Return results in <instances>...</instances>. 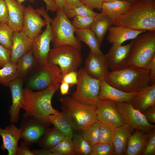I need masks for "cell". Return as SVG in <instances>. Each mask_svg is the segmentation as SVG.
Segmentation results:
<instances>
[{"label": "cell", "instance_id": "obj_1", "mask_svg": "<svg viewBox=\"0 0 155 155\" xmlns=\"http://www.w3.org/2000/svg\"><path fill=\"white\" fill-rule=\"evenodd\" d=\"M60 84L51 86L40 91L34 92L26 87L23 89L21 108L25 112L24 117H32L44 124H48L49 116L59 112L52 106L51 101Z\"/></svg>", "mask_w": 155, "mask_h": 155}, {"label": "cell", "instance_id": "obj_2", "mask_svg": "<svg viewBox=\"0 0 155 155\" xmlns=\"http://www.w3.org/2000/svg\"><path fill=\"white\" fill-rule=\"evenodd\" d=\"M113 25L145 31H155V2L140 0L113 20Z\"/></svg>", "mask_w": 155, "mask_h": 155}, {"label": "cell", "instance_id": "obj_3", "mask_svg": "<svg viewBox=\"0 0 155 155\" xmlns=\"http://www.w3.org/2000/svg\"><path fill=\"white\" fill-rule=\"evenodd\" d=\"M149 68L129 66L109 71L104 80L110 85L127 93L138 92L148 85Z\"/></svg>", "mask_w": 155, "mask_h": 155}, {"label": "cell", "instance_id": "obj_4", "mask_svg": "<svg viewBox=\"0 0 155 155\" xmlns=\"http://www.w3.org/2000/svg\"><path fill=\"white\" fill-rule=\"evenodd\" d=\"M132 42L127 66L148 68L155 56V31L143 32Z\"/></svg>", "mask_w": 155, "mask_h": 155}, {"label": "cell", "instance_id": "obj_5", "mask_svg": "<svg viewBox=\"0 0 155 155\" xmlns=\"http://www.w3.org/2000/svg\"><path fill=\"white\" fill-rule=\"evenodd\" d=\"M62 111L71 118L74 127L83 130L93 123L98 121L97 119L94 106L81 103L71 96L59 98Z\"/></svg>", "mask_w": 155, "mask_h": 155}, {"label": "cell", "instance_id": "obj_6", "mask_svg": "<svg viewBox=\"0 0 155 155\" xmlns=\"http://www.w3.org/2000/svg\"><path fill=\"white\" fill-rule=\"evenodd\" d=\"M51 22L54 47L63 45L73 46L81 51V42L75 37L76 30L65 15L63 7H58Z\"/></svg>", "mask_w": 155, "mask_h": 155}, {"label": "cell", "instance_id": "obj_7", "mask_svg": "<svg viewBox=\"0 0 155 155\" xmlns=\"http://www.w3.org/2000/svg\"><path fill=\"white\" fill-rule=\"evenodd\" d=\"M62 72L58 66L48 64L40 65L23 80L26 87L40 91L56 84H60Z\"/></svg>", "mask_w": 155, "mask_h": 155}, {"label": "cell", "instance_id": "obj_8", "mask_svg": "<svg viewBox=\"0 0 155 155\" xmlns=\"http://www.w3.org/2000/svg\"><path fill=\"white\" fill-rule=\"evenodd\" d=\"M48 64L58 65L62 75L71 71H77L82 62L80 51L71 46L63 45L50 49Z\"/></svg>", "mask_w": 155, "mask_h": 155}, {"label": "cell", "instance_id": "obj_9", "mask_svg": "<svg viewBox=\"0 0 155 155\" xmlns=\"http://www.w3.org/2000/svg\"><path fill=\"white\" fill-rule=\"evenodd\" d=\"M77 73L78 82L76 90L71 96L81 103L94 106L100 90V80L89 76L84 67L80 68Z\"/></svg>", "mask_w": 155, "mask_h": 155}, {"label": "cell", "instance_id": "obj_10", "mask_svg": "<svg viewBox=\"0 0 155 155\" xmlns=\"http://www.w3.org/2000/svg\"><path fill=\"white\" fill-rule=\"evenodd\" d=\"M42 16L46 22L45 30L35 37L32 40V47L33 55L40 65L48 64L47 58L50 49V43L52 41L53 35L51 27L52 20L49 16L47 11L41 7L36 9Z\"/></svg>", "mask_w": 155, "mask_h": 155}, {"label": "cell", "instance_id": "obj_11", "mask_svg": "<svg viewBox=\"0 0 155 155\" xmlns=\"http://www.w3.org/2000/svg\"><path fill=\"white\" fill-rule=\"evenodd\" d=\"M116 104L126 125L146 134L155 129V125L148 122L143 114L134 108L131 103L116 102Z\"/></svg>", "mask_w": 155, "mask_h": 155}, {"label": "cell", "instance_id": "obj_12", "mask_svg": "<svg viewBox=\"0 0 155 155\" xmlns=\"http://www.w3.org/2000/svg\"><path fill=\"white\" fill-rule=\"evenodd\" d=\"M94 107L97 120L112 129L126 125L117 109L115 102L108 100H98Z\"/></svg>", "mask_w": 155, "mask_h": 155}, {"label": "cell", "instance_id": "obj_13", "mask_svg": "<svg viewBox=\"0 0 155 155\" xmlns=\"http://www.w3.org/2000/svg\"><path fill=\"white\" fill-rule=\"evenodd\" d=\"M132 40L125 45L112 44L108 52L105 55L108 69L111 71L122 69L126 67L132 44Z\"/></svg>", "mask_w": 155, "mask_h": 155}, {"label": "cell", "instance_id": "obj_14", "mask_svg": "<svg viewBox=\"0 0 155 155\" xmlns=\"http://www.w3.org/2000/svg\"><path fill=\"white\" fill-rule=\"evenodd\" d=\"M41 16L31 5L24 7L22 30L32 40L42 32V28L46 26V21Z\"/></svg>", "mask_w": 155, "mask_h": 155}, {"label": "cell", "instance_id": "obj_15", "mask_svg": "<svg viewBox=\"0 0 155 155\" xmlns=\"http://www.w3.org/2000/svg\"><path fill=\"white\" fill-rule=\"evenodd\" d=\"M84 68L89 76L98 80L104 79L109 71L105 55H96L90 51L85 60Z\"/></svg>", "mask_w": 155, "mask_h": 155}, {"label": "cell", "instance_id": "obj_16", "mask_svg": "<svg viewBox=\"0 0 155 155\" xmlns=\"http://www.w3.org/2000/svg\"><path fill=\"white\" fill-rule=\"evenodd\" d=\"M22 129H18L13 124L6 127L4 129L0 127V135L3 143L1 147L4 150H6L8 155H16L18 147V142L22 138Z\"/></svg>", "mask_w": 155, "mask_h": 155}, {"label": "cell", "instance_id": "obj_17", "mask_svg": "<svg viewBox=\"0 0 155 155\" xmlns=\"http://www.w3.org/2000/svg\"><path fill=\"white\" fill-rule=\"evenodd\" d=\"M23 80L18 78L8 85L12 96V104L9 111L10 121L12 124L18 122L20 110L22 106Z\"/></svg>", "mask_w": 155, "mask_h": 155}, {"label": "cell", "instance_id": "obj_18", "mask_svg": "<svg viewBox=\"0 0 155 155\" xmlns=\"http://www.w3.org/2000/svg\"><path fill=\"white\" fill-rule=\"evenodd\" d=\"M100 90L98 100H108L115 102L130 103L138 92L127 93L109 85L104 79L100 80Z\"/></svg>", "mask_w": 155, "mask_h": 155}, {"label": "cell", "instance_id": "obj_19", "mask_svg": "<svg viewBox=\"0 0 155 155\" xmlns=\"http://www.w3.org/2000/svg\"><path fill=\"white\" fill-rule=\"evenodd\" d=\"M12 42L10 62L16 64L20 57L32 49V40L22 30L20 32L14 31Z\"/></svg>", "mask_w": 155, "mask_h": 155}, {"label": "cell", "instance_id": "obj_20", "mask_svg": "<svg viewBox=\"0 0 155 155\" xmlns=\"http://www.w3.org/2000/svg\"><path fill=\"white\" fill-rule=\"evenodd\" d=\"M135 129L127 125H123L112 129V142L115 155H125L127 142Z\"/></svg>", "mask_w": 155, "mask_h": 155}, {"label": "cell", "instance_id": "obj_21", "mask_svg": "<svg viewBox=\"0 0 155 155\" xmlns=\"http://www.w3.org/2000/svg\"><path fill=\"white\" fill-rule=\"evenodd\" d=\"M130 103L142 113L148 108L155 106V84L148 85L140 90Z\"/></svg>", "mask_w": 155, "mask_h": 155}, {"label": "cell", "instance_id": "obj_22", "mask_svg": "<svg viewBox=\"0 0 155 155\" xmlns=\"http://www.w3.org/2000/svg\"><path fill=\"white\" fill-rule=\"evenodd\" d=\"M9 13L8 24L14 31L23 30L24 6L16 0H4Z\"/></svg>", "mask_w": 155, "mask_h": 155}, {"label": "cell", "instance_id": "obj_23", "mask_svg": "<svg viewBox=\"0 0 155 155\" xmlns=\"http://www.w3.org/2000/svg\"><path fill=\"white\" fill-rule=\"evenodd\" d=\"M107 37L108 41L111 44H122L124 42L133 40L139 34L147 31L137 30L121 26H111L108 29Z\"/></svg>", "mask_w": 155, "mask_h": 155}, {"label": "cell", "instance_id": "obj_24", "mask_svg": "<svg viewBox=\"0 0 155 155\" xmlns=\"http://www.w3.org/2000/svg\"><path fill=\"white\" fill-rule=\"evenodd\" d=\"M34 119L33 122H30L21 128L22 138L28 146L38 141L46 132L44 124Z\"/></svg>", "mask_w": 155, "mask_h": 155}, {"label": "cell", "instance_id": "obj_25", "mask_svg": "<svg viewBox=\"0 0 155 155\" xmlns=\"http://www.w3.org/2000/svg\"><path fill=\"white\" fill-rule=\"evenodd\" d=\"M40 65L31 49L20 57L17 63V78L23 80Z\"/></svg>", "mask_w": 155, "mask_h": 155}, {"label": "cell", "instance_id": "obj_26", "mask_svg": "<svg viewBox=\"0 0 155 155\" xmlns=\"http://www.w3.org/2000/svg\"><path fill=\"white\" fill-rule=\"evenodd\" d=\"M48 120L50 123L59 130L66 137L72 138L74 126L70 117L66 113L62 111L58 113L50 115Z\"/></svg>", "mask_w": 155, "mask_h": 155}, {"label": "cell", "instance_id": "obj_27", "mask_svg": "<svg viewBox=\"0 0 155 155\" xmlns=\"http://www.w3.org/2000/svg\"><path fill=\"white\" fill-rule=\"evenodd\" d=\"M132 4L125 0L103 2L101 12L113 20L127 12Z\"/></svg>", "mask_w": 155, "mask_h": 155}, {"label": "cell", "instance_id": "obj_28", "mask_svg": "<svg viewBox=\"0 0 155 155\" xmlns=\"http://www.w3.org/2000/svg\"><path fill=\"white\" fill-rule=\"evenodd\" d=\"M113 25V20L102 12L94 17L90 29L95 34L100 47L105 34Z\"/></svg>", "mask_w": 155, "mask_h": 155}, {"label": "cell", "instance_id": "obj_29", "mask_svg": "<svg viewBox=\"0 0 155 155\" xmlns=\"http://www.w3.org/2000/svg\"><path fill=\"white\" fill-rule=\"evenodd\" d=\"M147 138L146 134L135 129L128 140L125 155H141Z\"/></svg>", "mask_w": 155, "mask_h": 155}, {"label": "cell", "instance_id": "obj_30", "mask_svg": "<svg viewBox=\"0 0 155 155\" xmlns=\"http://www.w3.org/2000/svg\"><path fill=\"white\" fill-rule=\"evenodd\" d=\"M75 33L78 40L85 43L90 48V51L96 55L103 54L97 37L90 29H76Z\"/></svg>", "mask_w": 155, "mask_h": 155}, {"label": "cell", "instance_id": "obj_31", "mask_svg": "<svg viewBox=\"0 0 155 155\" xmlns=\"http://www.w3.org/2000/svg\"><path fill=\"white\" fill-rule=\"evenodd\" d=\"M63 7L68 18H73L77 16H88L94 17L97 13L89 7L83 4L71 6L65 4Z\"/></svg>", "mask_w": 155, "mask_h": 155}, {"label": "cell", "instance_id": "obj_32", "mask_svg": "<svg viewBox=\"0 0 155 155\" xmlns=\"http://www.w3.org/2000/svg\"><path fill=\"white\" fill-rule=\"evenodd\" d=\"M66 137L64 134L54 127L47 131L42 145L44 147L50 149L60 143Z\"/></svg>", "mask_w": 155, "mask_h": 155}, {"label": "cell", "instance_id": "obj_33", "mask_svg": "<svg viewBox=\"0 0 155 155\" xmlns=\"http://www.w3.org/2000/svg\"><path fill=\"white\" fill-rule=\"evenodd\" d=\"M17 78L16 64L8 63L0 69V83L7 86L9 83Z\"/></svg>", "mask_w": 155, "mask_h": 155}, {"label": "cell", "instance_id": "obj_34", "mask_svg": "<svg viewBox=\"0 0 155 155\" xmlns=\"http://www.w3.org/2000/svg\"><path fill=\"white\" fill-rule=\"evenodd\" d=\"M72 139L75 155H90L92 147L81 134L74 133Z\"/></svg>", "mask_w": 155, "mask_h": 155}, {"label": "cell", "instance_id": "obj_35", "mask_svg": "<svg viewBox=\"0 0 155 155\" xmlns=\"http://www.w3.org/2000/svg\"><path fill=\"white\" fill-rule=\"evenodd\" d=\"M101 124V122L98 121L82 130L83 133L81 134L92 148L98 143L99 129Z\"/></svg>", "mask_w": 155, "mask_h": 155}, {"label": "cell", "instance_id": "obj_36", "mask_svg": "<svg viewBox=\"0 0 155 155\" xmlns=\"http://www.w3.org/2000/svg\"><path fill=\"white\" fill-rule=\"evenodd\" d=\"M49 150L55 155H75L72 138L67 137L57 145Z\"/></svg>", "mask_w": 155, "mask_h": 155}, {"label": "cell", "instance_id": "obj_37", "mask_svg": "<svg viewBox=\"0 0 155 155\" xmlns=\"http://www.w3.org/2000/svg\"><path fill=\"white\" fill-rule=\"evenodd\" d=\"M14 31L7 24L0 22V44L11 51Z\"/></svg>", "mask_w": 155, "mask_h": 155}, {"label": "cell", "instance_id": "obj_38", "mask_svg": "<svg viewBox=\"0 0 155 155\" xmlns=\"http://www.w3.org/2000/svg\"><path fill=\"white\" fill-rule=\"evenodd\" d=\"M94 17L88 16H77L73 18L71 23L77 29H90Z\"/></svg>", "mask_w": 155, "mask_h": 155}, {"label": "cell", "instance_id": "obj_39", "mask_svg": "<svg viewBox=\"0 0 155 155\" xmlns=\"http://www.w3.org/2000/svg\"><path fill=\"white\" fill-rule=\"evenodd\" d=\"M113 144L98 143L92 148L90 155H115Z\"/></svg>", "mask_w": 155, "mask_h": 155}, {"label": "cell", "instance_id": "obj_40", "mask_svg": "<svg viewBox=\"0 0 155 155\" xmlns=\"http://www.w3.org/2000/svg\"><path fill=\"white\" fill-rule=\"evenodd\" d=\"M147 140L141 155H155V129L146 134Z\"/></svg>", "mask_w": 155, "mask_h": 155}, {"label": "cell", "instance_id": "obj_41", "mask_svg": "<svg viewBox=\"0 0 155 155\" xmlns=\"http://www.w3.org/2000/svg\"><path fill=\"white\" fill-rule=\"evenodd\" d=\"M112 129L110 127L101 123L99 129L98 143L112 144Z\"/></svg>", "mask_w": 155, "mask_h": 155}, {"label": "cell", "instance_id": "obj_42", "mask_svg": "<svg viewBox=\"0 0 155 155\" xmlns=\"http://www.w3.org/2000/svg\"><path fill=\"white\" fill-rule=\"evenodd\" d=\"M61 81L67 83L70 86L76 85L78 82L77 71H71L62 75Z\"/></svg>", "mask_w": 155, "mask_h": 155}, {"label": "cell", "instance_id": "obj_43", "mask_svg": "<svg viewBox=\"0 0 155 155\" xmlns=\"http://www.w3.org/2000/svg\"><path fill=\"white\" fill-rule=\"evenodd\" d=\"M11 55V50L0 44V67H2L5 64L10 62Z\"/></svg>", "mask_w": 155, "mask_h": 155}, {"label": "cell", "instance_id": "obj_44", "mask_svg": "<svg viewBox=\"0 0 155 155\" xmlns=\"http://www.w3.org/2000/svg\"><path fill=\"white\" fill-rule=\"evenodd\" d=\"M9 13L7 5L4 0H0V22L7 24Z\"/></svg>", "mask_w": 155, "mask_h": 155}, {"label": "cell", "instance_id": "obj_45", "mask_svg": "<svg viewBox=\"0 0 155 155\" xmlns=\"http://www.w3.org/2000/svg\"><path fill=\"white\" fill-rule=\"evenodd\" d=\"M82 4L86 5L92 9L101 10L102 2L101 0H78Z\"/></svg>", "mask_w": 155, "mask_h": 155}, {"label": "cell", "instance_id": "obj_46", "mask_svg": "<svg viewBox=\"0 0 155 155\" xmlns=\"http://www.w3.org/2000/svg\"><path fill=\"white\" fill-rule=\"evenodd\" d=\"M146 120L149 123H155V106L150 107L143 113Z\"/></svg>", "mask_w": 155, "mask_h": 155}, {"label": "cell", "instance_id": "obj_47", "mask_svg": "<svg viewBox=\"0 0 155 155\" xmlns=\"http://www.w3.org/2000/svg\"><path fill=\"white\" fill-rule=\"evenodd\" d=\"M16 155H34L32 150H30L24 142H22L20 147H18Z\"/></svg>", "mask_w": 155, "mask_h": 155}, {"label": "cell", "instance_id": "obj_48", "mask_svg": "<svg viewBox=\"0 0 155 155\" xmlns=\"http://www.w3.org/2000/svg\"><path fill=\"white\" fill-rule=\"evenodd\" d=\"M150 73L149 84L150 85L155 84V56L153 58L148 67Z\"/></svg>", "mask_w": 155, "mask_h": 155}, {"label": "cell", "instance_id": "obj_49", "mask_svg": "<svg viewBox=\"0 0 155 155\" xmlns=\"http://www.w3.org/2000/svg\"><path fill=\"white\" fill-rule=\"evenodd\" d=\"M59 86L60 93L61 95H66L69 93V85L66 82L61 81Z\"/></svg>", "mask_w": 155, "mask_h": 155}, {"label": "cell", "instance_id": "obj_50", "mask_svg": "<svg viewBox=\"0 0 155 155\" xmlns=\"http://www.w3.org/2000/svg\"><path fill=\"white\" fill-rule=\"evenodd\" d=\"M34 155H55L49 150L41 149L32 150Z\"/></svg>", "mask_w": 155, "mask_h": 155}, {"label": "cell", "instance_id": "obj_51", "mask_svg": "<svg viewBox=\"0 0 155 155\" xmlns=\"http://www.w3.org/2000/svg\"><path fill=\"white\" fill-rule=\"evenodd\" d=\"M66 4L71 5L75 6L82 5L78 0H65Z\"/></svg>", "mask_w": 155, "mask_h": 155}, {"label": "cell", "instance_id": "obj_52", "mask_svg": "<svg viewBox=\"0 0 155 155\" xmlns=\"http://www.w3.org/2000/svg\"><path fill=\"white\" fill-rule=\"evenodd\" d=\"M56 2L58 7H63L65 4V0H55Z\"/></svg>", "mask_w": 155, "mask_h": 155}, {"label": "cell", "instance_id": "obj_53", "mask_svg": "<svg viewBox=\"0 0 155 155\" xmlns=\"http://www.w3.org/2000/svg\"><path fill=\"white\" fill-rule=\"evenodd\" d=\"M19 3L21 4L23 2L26 0H16ZM30 1H32V0H29ZM46 3V4H48L50 2V0H43Z\"/></svg>", "mask_w": 155, "mask_h": 155}, {"label": "cell", "instance_id": "obj_54", "mask_svg": "<svg viewBox=\"0 0 155 155\" xmlns=\"http://www.w3.org/2000/svg\"><path fill=\"white\" fill-rule=\"evenodd\" d=\"M102 3L103 2H105V3H110L113 2L117 1L119 0H101Z\"/></svg>", "mask_w": 155, "mask_h": 155}, {"label": "cell", "instance_id": "obj_55", "mask_svg": "<svg viewBox=\"0 0 155 155\" xmlns=\"http://www.w3.org/2000/svg\"><path fill=\"white\" fill-rule=\"evenodd\" d=\"M125 0L126 1H127L133 4L140 0Z\"/></svg>", "mask_w": 155, "mask_h": 155}, {"label": "cell", "instance_id": "obj_56", "mask_svg": "<svg viewBox=\"0 0 155 155\" xmlns=\"http://www.w3.org/2000/svg\"><path fill=\"white\" fill-rule=\"evenodd\" d=\"M150 1H154V0H148Z\"/></svg>", "mask_w": 155, "mask_h": 155}]
</instances>
